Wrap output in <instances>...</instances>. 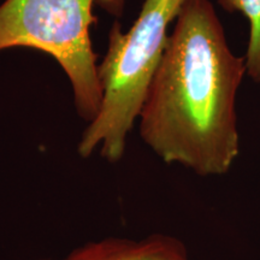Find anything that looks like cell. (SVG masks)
Returning a JSON list of instances; mask_svg holds the SVG:
<instances>
[{"label": "cell", "instance_id": "obj_5", "mask_svg": "<svg viewBox=\"0 0 260 260\" xmlns=\"http://www.w3.org/2000/svg\"><path fill=\"white\" fill-rule=\"evenodd\" d=\"M228 12H239L249 23V39L245 56L246 73L260 83V0H218Z\"/></svg>", "mask_w": 260, "mask_h": 260}, {"label": "cell", "instance_id": "obj_1", "mask_svg": "<svg viewBox=\"0 0 260 260\" xmlns=\"http://www.w3.org/2000/svg\"><path fill=\"white\" fill-rule=\"evenodd\" d=\"M245 73L212 3L188 0L149 84L140 138L167 164L203 177L228 174L240 154L236 96Z\"/></svg>", "mask_w": 260, "mask_h": 260}, {"label": "cell", "instance_id": "obj_2", "mask_svg": "<svg viewBox=\"0 0 260 260\" xmlns=\"http://www.w3.org/2000/svg\"><path fill=\"white\" fill-rule=\"evenodd\" d=\"M187 2L145 0L128 31H123L117 22L113 23L107 52L98 65L102 107L81 135L77 145L81 157L89 158L98 151L110 162L123 158L126 139L139 119L167 47L168 29Z\"/></svg>", "mask_w": 260, "mask_h": 260}, {"label": "cell", "instance_id": "obj_4", "mask_svg": "<svg viewBox=\"0 0 260 260\" xmlns=\"http://www.w3.org/2000/svg\"><path fill=\"white\" fill-rule=\"evenodd\" d=\"M64 260H193L186 245L167 234H152L144 239L105 237L86 242Z\"/></svg>", "mask_w": 260, "mask_h": 260}, {"label": "cell", "instance_id": "obj_6", "mask_svg": "<svg viewBox=\"0 0 260 260\" xmlns=\"http://www.w3.org/2000/svg\"><path fill=\"white\" fill-rule=\"evenodd\" d=\"M35 260H53V259H48V258H42V259H35Z\"/></svg>", "mask_w": 260, "mask_h": 260}, {"label": "cell", "instance_id": "obj_3", "mask_svg": "<svg viewBox=\"0 0 260 260\" xmlns=\"http://www.w3.org/2000/svg\"><path fill=\"white\" fill-rule=\"evenodd\" d=\"M125 0H4L0 4V52L31 48L47 53L70 81L74 104L81 118L90 123L103 103L98 76V54L90 40L100 6L121 16Z\"/></svg>", "mask_w": 260, "mask_h": 260}]
</instances>
